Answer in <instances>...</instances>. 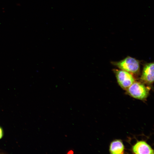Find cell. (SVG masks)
I'll return each instance as SVG.
<instances>
[{"label": "cell", "instance_id": "cell-1", "mask_svg": "<svg viewBox=\"0 0 154 154\" xmlns=\"http://www.w3.org/2000/svg\"><path fill=\"white\" fill-rule=\"evenodd\" d=\"M113 64L121 70L130 73H136L139 69V61L135 58L129 56L121 61L113 62Z\"/></svg>", "mask_w": 154, "mask_h": 154}, {"label": "cell", "instance_id": "cell-2", "mask_svg": "<svg viewBox=\"0 0 154 154\" xmlns=\"http://www.w3.org/2000/svg\"><path fill=\"white\" fill-rule=\"evenodd\" d=\"M126 90L131 97L141 100L146 99L149 93L148 88L143 83L137 82L135 81Z\"/></svg>", "mask_w": 154, "mask_h": 154}, {"label": "cell", "instance_id": "cell-3", "mask_svg": "<svg viewBox=\"0 0 154 154\" xmlns=\"http://www.w3.org/2000/svg\"><path fill=\"white\" fill-rule=\"evenodd\" d=\"M117 82L121 87L125 90L135 82V79L130 73L122 70L115 71Z\"/></svg>", "mask_w": 154, "mask_h": 154}, {"label": "cell", "instance_id": "cell-4", "mask_svg": "<svg viewBox=\"0 0 154 154\" xmlns=\"http://www.w3.org/2000/svg\"><path fill=\"white\" fill-rule=\"evenodd\" d=\"M143 82L148 84H152L154 81V63L146 64L144 66L141 77Z\"/></svg>", "mask_w": 154, "mask_h": 154}, {"label": "cell", "instance_id": "cell-5", "mask_svg": "<svg viewBox=\"0 0 154 154\" xmlns=\"http://www.w3.org/2000/svg\"><path fill=\"white\" fill-rule=\"evenodd\" d=\"M134 153L154 154V151L151 147L144 141H138L132 147Z\"/></svg>", "mask_w": 154, "mask_h": 154}, {"label": "cell", "instance_id": "cell-6", "mask_svg": "<svg viewBox=\"0 0 154 154\" xmlns=\"http://www.w3.org/2000/svg\"><path fill=\"white\" fill-rule=\"evenodd\" d=\"M124 150V145L122 141L120 140H115L112 141L110 144L109 151L111 154H123Z\"/></svg>", "mask_w": 154, "mask_h": 154}, {"label": "cell", "instance_id": "cell-7", "mask_svg": "<svg viewBox=\"0 0 154 154\" xmlns=\"http://www.w3.org/2000/svg\"><path fill=\"white\" fill-rule=\"evenodd\" d=\"M4 131L2 128L0 126V139H1L3 136Z\"/></svg>", "mask_w": 154, "mask_h": 154}, {"label": "cell", "instance_id": "cell-8", "mask_svg": "<svg viewBox=\"0 0 154 154\" xmlns=\"http://www.w3.org/2000/svg\"><path fill=\"white\" fill-rule=\"evenodd\" d=\"M1 153H4L0 149V154Z\"/></svg>", "mask_w": 154, "mask_h": 154}, {"label": "cell", "instance_id": "cell-9", "mask_svg": "<svg viewBox=\"0 0 154 154\" xmlns=\"http://www.w3.org/2000/svg\"><path fill=\"white\" fill-rule=\"evenodd\" d=\"M72 152H73V151H70L69 152V153H72Z\"/></svg>", "mask_w": 154, "mask_h": 154}]
</instances>
